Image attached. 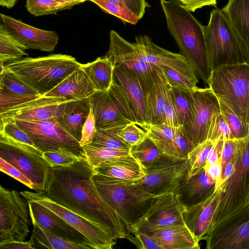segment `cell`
<instances>
[{
  "label": "cell",
  "instance_id": "obj_20",
  "mask_svg": "<svg viewBox=\"0 0 249 249\" xmlns=\"http://www.w3.org/2000/svg\"><path fill=\"white\" fill-rule=\"evenodd\" d=\"M109 47L106 55L114 66H121L134 71L139 77L149 78L159 67L140 59L136 43H131L114 30L109 33Z\"/></svg>",
  "mask_w": 249,
  "mask_h": 249
},
{
  "label": "cell",
  "instance_id": "obj_10",
  "mask_svg": "<svg viewBox=\"0 0 249 249\" xmlns=\"http://www.w3.org/2000/svg\"><path fill=\"white\" fill-rule=\"evenodd\" d=\"M143 166L145 176L135 183L145 192L156 196L169 193L177 195L181 181L190 170L188 157L179 158L165 154Z\"/></svg>",
  "mask_w": 249,
  "mask_h": 249
},
{
  "label": "cell",
  "instance_id": "obj_50",
  "mask_svg": "<svg viewBox=\"0 0 249 249\" xmlns=\"http://www.w3.org/2000/svg\"><path fill=\"white\" fill-rule=\"evenodd\" d=\"M175 148L177 157L179 158L187 157L189 153L194 148L182 125L177 127L175 138Z\"/></svg>",
  "mask_w": 249,
  "mask_h": 249
},
{
  "label": "cell",
  "instance_id": "obj_22",
  "mask_svg": "<svg viewBox=\"0 0 249 249\" xmlns=\"http://www.w3.org/2000/svg\"><path fill=\"white\" fill-rule=\"evenodd\" d=\"M218 188L217 182L204 166L193 175H185L177 196L183 209H186L205 201Z\"/></svg>",
  "mask_w": 249,
  "mask_h": 249
},
{
  "label": "cell",
  "instance_id": "obj_30",
  "mask_svg": "<svg viewBox=\"0 0 249 249\" xmlns=\"http://www.w3.org/2000/svg\"><path fill=\"white\" fill-rule=\"evenodd\" d=\"M90 108L89 98L68 101L63 113L56 120L69 134L80 142Z\"/></svg>",
  "mask_w": 249,
  "mask_h": 249
},
{
  "label": "cell",
  "instance_id": "obj_27",
  "mask_svg": "<svg viewBox=\"0 0 249 249\" xmlns=\"http://www.w3.org/2000/svg\"><path fill=\"white\" fill-rule=\"evenodd\" d=\"M93 169L96 174L119 180H136L145 176L143 165L130 153L104 162Z\"/></svg>",
  "mask_w": 249,
  "mask_h": 249
},
{
  "label": "cell",
  "instance_id": "obj_45",
  "mask_svg": "<svg viewBox=\"0 0 249 249\" xmlns=\"http://www.w3.org/2000/svg\"><path fill=\"white\" fill-rule=\"evenodd\" d=\"M235 139L229 127L220 113L212 122L207 140L213 142L218 140Z\"/></svg>",
  "mask_w": 249,
  "mask_h": 249
},
{
  "label": "cell",
  "instance_id": "obj_24",
  "mask_svg": "<svg viewBox=\"0 0 249 249\" xmlns=\"http://www.w3.org/2000/svg\"><path fill=\"white\" fill-rule=\"evenodd\" d=\"M28 202L31 220H35L41 227L56 236L92 247L89 240L83 234L48 208L35 201L29 200Z\"/></svg>",
  "mask_w": 249,
  "mask_h": 249
},
{
  "label": "cell",
  "instance_id": "obj_15",
  "mask_svg": "<svg viewBox=\"0 0 249 249\" xmlns=\"http://www.w3.org/2000/svg\"><path fill=\"white\" fill-rule=\"evenodd\" d=\"M195 108L193 123L183 127L195 147L208 139L209 131L213 120L220 113L218 98L210 88L197 87L192 90Z\"/></svg>",
  "mask_w": 249,
  "mask_h": 249
},
{
  "label": "cell",
  "instance_id": "obj_31",
  "mask_svg": "<svg viewBox=\"0 0 249 249\" xmlns=\"http://www.w3.org/2000/svg\"><path fill=\"white\" fill-rule=\"evenodd\" d=\"M82 67L89 78L96 91L107 90L113 81L114 66L107 57H99Z\"/></svg>",
  "mask_w": 249,
  "mask_h": 249
},
{
  "label": "cell",
  "instance_id": "obj_57",
  "mask_svg": "<svg viewBox=\"0 0 249 249\" xmlns=\"http://www.w3.org/2000/svg\"><path fill=\"white\" fill-rule=\"evenodd\" d=\"M35 249L34 238L31 235L28 241L17 240L4 241L0 242V249Z\"/></svg>",
  "mask_w": 249,
  "mask_h": 249
},
{
  "label": "cell",
  "instance_id": "obj_61",
  "mask_svg": "<svg viewBox=\"0 0 249 249\" xmlns=\"http://www.w3.org/2000/svg\"><path fill=\"white\" fill-rule=\"evenodd\" d=\"M60 2H78L79 3H83L86 1H88L89 0H55Z\"/></svg>",
  "mask_w": 249,
  "mask_h": 249
},
{
  "label": "cell",
  "instance_id": "obj_28",
  "mask_svg": "<svg viewBox=\"0 0 249 249\" xmlns=\"http://www.w3.org/2000/svg\"><path fill=\"white\" fill-rule=\"evenodd\" d=\"M222 9L240 40L249 64V0H228Z\"/></svg>",
  "mask_w": 249,
  "mask_h": 249
},
{
  "label": "cell",
  "instance_id": "obj_42",
  "mask_svg": "<svg viewBox=\"0 0 249 249\" xmlns=\"http://www.w3.org/2000/svg\"><path fill=\"white\" fill-rule=\"evenodd\" d=\"M213 144V142L207 140L189 153L187 156L190 166L188 175L196 173L206 165L208 155Z\"/></svg>",
  "mask_w": 249,
  "mask_h": 249
},
{
  "label": "cell",
  "instance_id": "obj_33",
  "mask_svg": "<svg viewBox=\"0 0 249 249\" xmlns=\"http://www.w3.org/2000/svg\"><path fill=\"white\" fill-rule=\"evenodd\" d=\"M193 89L171 87L178 121L179 124L184 127L191 125L195 119V108L192 95Z\"/></svg>",
  "mask_w": 249,
  "mask_h": 249
},
{
  "label": "cell",
  "instance_id": "obj_55",
  "mask_svg": "<svg viewBox=\"0 0 249 249\" xmlns=\"http://www.w3.org/2000/svg\"><path fill=\"white\" fill-rule=\"evenodd\" d=\"M0 170L19 181L29 188L34 189L33 182L24 174L1 158H0Z\"/></svg>",
  "mask_w": 249,
  "mask_h": 249
},
{
  "label": "cell",
  "instance_id": "obj_26",
  "mask_svg": "<svg viewBox=\"0 0 249 249\" xmlns=\"http://www.w3.org/2000/svg\"><path fill=\"white\" fill-rule=\"evenodd\" d=\"M96 92L87 73L82 67L75 71L46 94L51 97H61L68 101L89 98Z\"/></svg>",
  "mask_w": 249,
  "mask_h": 249
},
{
  "label": "cell",
  "instance_id": "obj_5",
  "mask_svg": "<svg viewBox=\"0 0 249 249\" xmlns=\"http://www.w3.org/2000/svg\"><path fill=\"white\" fill-rule=\"evenodd\" d=\"M204 28L211 71L223 65L247 63L240 41L222 9L211 11Z\"/></svg>",
  "mask_w": 249,
  "mask_h": 249
},
{
  "label": "cell",
  "instance_id": "obj_46",
  "mask_svg": "<svg viewBox=\"0 0 249 249\" xmlns=\"http://www.w3.org/2000/svg\"><path fill=\"white\" fill-rule=\"evenodd\" d=\"M0 132L18 142L36 147L33 142L28 134L15 120H0Z\"/></svg>",
  "mask_w": 249,
  "mask_h": 249
},
{
  "label": "cell",
  "instance_id": "obj_6",
  "mask_svg": "<svg viewBox=\"0 0 249 249\" xmlns=\"http://www.w3.org/2000/svg\"><path fill=\"white\" fill-rule=\"evenodd\" d=\"M207 84L218 99L249 124V64L219 67L212 71Z\"/></svg>",
  "mask_w": 249,
  "mask_h": 249
},
{
  "label": "cell",
  "instance_id": "obj_38",
  "mask_svg": "<svg viewBox=\"0 0 249 249\" xmlns=\"http://www.w3.org/2000/svg\"><path fill=\"white\" fill-rule=\"evenodd\" d=\"M83 148L86 158L93 168L107 161L130 154V151L98 147L90 144L85 145Z\"/></svg>",
  "mask_w": 249,
  "mask_h": 249
},
{
  "label": "cell",
  "instance_id": "obj_60",
  "mask_svg": "<svg viewBox=\"0 0 249 249\" xmlns=\"http://www.w3.org/2000/svg\"><path fill=\"white\" fill-rule=\"evenodd\" d=\"M17 0H0V5L7 8L13 7Z\"/></svg>",
  "mask_w": 249,
  "mask_h": 249
},
{
  "label": "cell",
  "instance_id": "obj_34",
  "mask_svg": "<svg viewBox=\"0 0 249 249\" xmlns=\"http://www.w3.org/2000/svg\"><path fill=\"white\" fill-rule=\"evenodd\" d=\"M177 127L162 124L150 125L145 130L147 133V136L163 154L178 157L175 148Z\"/></svg>",
  "mask_w": 249,
  "mask_h": 249
},
{
  "label": "cell",
  "instance_id": "obj_36",
  "mask_svg": "<svg viewBox=\"0 0 249 249\" xmlns=\"http://www.w3.org/2000/svg\"><path fill=\"white\" fill-rule=\"evenodd\" d=\"M122 127L97 130L92 142L89 144L98 147L130 151L131 146L118 133V130Z\"/></svg>",
  "mask_w": 249,
  "mask_h": 249
},
{
  "label": "cell",
  "instance_id": "obj_54",
  "mask_svg": "<svg viewBox=\"0 0 249 249\" xmlns=\"http://www.w3.org/2000/svg\"><path fill=\"white\" fill-rule=\"evenodd\" d=\"M96 131L94 116L90 107L89 114L82 129L81 138L79 142L80 145L83 147L91 143Z\"/></svg>",
  "mask_w": 249,
  "mask_h": 249
},
{
  "label": "cell",
  "instance_id": "obj_58",
  "mask_svg": "<svg viewBox=\"0 0 249 249\" xmlns=\"http://www.w3.org/2000/svg\"><path fill=\"white\" fill-rule=\"evenodd\" d=\"M182 5L190 12H195L205 6H215L216 0H178Z\"/></svg>",
  "mask_w": 249,
  "mask_h": 249
},
{
  "label": "cell",
  "instance_id": "obj_2",
  "mask_svg": "<svg viewBox=\"0 0 249 249\" xmlns=\"http://www.w3.org/2000/svg\"><path fill=\"white\" fill-rule=\"evenodd\" d=\"M167 29L197 76L207 84L211 73L204 26L178 0H160Z\"/></svg>",
  "mask_w": 249,
  "mask_h": 249
},
{
  "label": "cell",
  "instance_id": "obj_53",
  "mask_svg": "<svg viewBox=\"0 0 249 249\" xmlns=\"http://www.w3.org/2000/svg\"><path fill=\"white\" fill-rule=\"evenodd\" d=\"M133 234L127 235L125 238L133 243L140 249H161L160 247L150 236L138 231H135Z\"/></svg>",
  "mask_w": 249,
  "mask_h": 249
},
{
  "label": "cell",
  "instance_id": "obj_17",
  "mask_svg": "<svg viewBox=\"0 0 249 249\" xmlns=\"http://www.w3.org/2000/svg\"><path fill=\"white\" fill-rule=\"evenodd\" d=\"M113 78L121 86L129 100L139 126L145 130L150 124L147 92L149 80H142L134 71L121 66H114Z\"/></svg>",
  "mask_w": 249,
  "mask_h": 249
},
{
  "label": "cell",
  "instance_id": "obj_13",
  "mask_svg": "<svg viewBox=\"0 0 249 249\" xmlns=\"http://www.w3.org/2000/svg\"><path fill=\"white\" fill-rule=\"evenodd\" d=\"M201 240L207 249H249V203L212 226Z\"/></svg>",
  "mask_w": 249,
  "mask_h": 249
},
{
  "label": "cell",
  "instance_id": "obj_21",
  "mask_svg": "<svg viewBox=\"0 0 249 249\" xmlns=\"http://www.w3.org/2000/svg\"><path fill=\"white\" fill-rule=\"evenodd\" d=\"M183 209L176 195L169 193L160 195L132 229L141 225L162 227L184 224L182 216Z\"/></svg>",
  "mask_w": 249,
  "mask_h": 249
},
{
  "label": "cell",
  "instance_id": "obj_4",
  "mask_svg": "<svg viewBox=\"0 0 249 249\" xmlns=\"http://www.w3.org/2000/svg\"><path fill=\"white\" fill-rule=\"evenodd\" d=\"M83 64L69 55L53 54L25 57L5 65L42 95L50 91Z\"/></svg>",
  "mask_w": 249,
  "mask_h": 249
},
{
  "label": "cell",
  "instance_id": "obj_48",
  "mask_svg": "<svg viewBox=\"0 0 249 249\" xmlns=\"http://www.w3.org/2000/svg\"><path fill=\"white\" fill-rule=\"evenodd\" d=\"M40 95L27 96L13 92L0 86V112L4 109L36 99Z\"/></svg>",
  "mask_w": 249,
  "mask_h": 249
},
{
  "label": "cell",
  "instance_id": "obj_1",
  "mask_svg": "<svg viewBox=\"0 0 249 249\" xmlns=\"http://www.w3.org/2000/svg\"><path fill=\"white\" fill-rule=\"evenodd\" d=\"M94 173L86 158L71 166L50 167L45 192L41 194L103 227L115 240L125 238L131 232L102 198L93 179Z\"/></svg>",
  "mask_w": 249,
  "mask_h": 249
},
{
  "label": "cell",
  "instance_id": "obj_8",
  "mask_svg": "<svg viewBox=\"0 0 249 249\" xmlns=\"http://www.w3.org/2000/svg\"><path fill=\"white\" fill-rule=\"evenodd\" d=\"M89 100L97 130L122 127L130 123L139 125L129 100L114 78L107 90L96 91L89 97Z\"/></svg>",
  "mask_w": 249,
  "mask_h": 249
},
{
  "label": "cell",
  "instance_id": "obj_49",
  "mask_svg": "<svg viewBox=\"0 0 249 249\" xmlns=\"http://www.w3.org/2000/svg\"><path fill=\"white\" fill-rule=\"evenodd\" d=\"M169 85L172 87L193 89L196 88L197 83L169 67H160Z\"/></svg>",
  "mask_w": 249,
  "mask_h": 249
},
{
  "label": "cell",
  "instance_id": "obj_16",
  "mask_svg": "<svg viewBox=\"0 0 249 249\" xmlns=\"http://www.w3.org/2000/svg\"><path fill=\"white\" fill-rule=\"evenodd\" d=\"M68 101H69L63 97L41 95L30 101L4 109L0 112V119L2 121H25L56 119L63 113Z\"/></svg>",
  "mask_w": 249,
  "mask_h": 249
},
{
  "label": "cell",
  "instance_id": "obj_47",
  "mask_svg": "<svg viewBox=\"0 0 249 249\" xmlns=\"http://www.w3.org/2000/svg\"><path fill=\"white\" fill-rule=\"evenodd\" d=\"M118 133L131 147L147 137V132L134 123L127 124L120 128Z\"/></svg>",
  "mask_w": 249,
  "mask_h": 249
},
{
  "label": "cell",
  "instance_id": "obj_29",
  "mask_svg": "<svg viewBox=\"0 0 249 249\" xmlns=\"http://www.w3.org/2000/svg\"><path fill=\"white\" fill-rule=\"evenodd\" d=\"M170 86L162 69L159 67L147 86L150 125L163 124V107Z\"/></svg>",
  "mask_w": 249,
  "mask_h": 249
},
{
  "label": "cell",
  "instance_id": "obj_56",
  "mask_svg": "<svg viewBox=\"0 0 249 249\" xmlns=\"http://www.w3.org/2000/svg\"><path fill=\"white\" fill-rule=\"evenodd\" d=\"M118 4L133 12L141 19L145 13V8L150 5L145 0H106Z\"/></svg>",
  "mask_w": 249,
  "mask_h": 249
},
{
  "label": "cell",
  "instance_id": "obj_9",
  "mask_svg": "<svg viewBox=\"0 0 249 249\" xmlns=\"http://www.w3.org/2000/svg\"><path fill=\"white\" fill-rule=\"evenodd\" d=\"M0 158L24 174L33 182L36 192H45L50 166L43 157V152L0 132Z\"/></svg>",
  "mask_w": 249,
  "mask_h": 249
},
{
  "label": "cell",
  "instance_id": "obj_37",
  "mask_svg": "<svg viewBox=\"0 0 249 249\" xmlns=\"http://www.w3.org/2000/svg\"><path fill=\"white\" fill-rule=\"evenodd\" d=\"M78 2H60L55 0H26L25 6L28 11L35 16L55 14L58 12L71 9Z\"/></svg>",
  "mask_w": 249,
  "mask_h": 249
},
{
  "label": "cell",
  "instance_id": "obj_51",
  "mask_svg": "<svg viewBox=\"0 0 249 249\" xmlns=\"http://www.w3.org/2000/svg\"><path fill=\"white\" fill-rule=\"evenodd\" d=\"M239 139L225 140L219 160L221 170L226 166L234 164Z\"/></svg>",
  "mask_w": 249,
  "mask_h": 249
},
{
  "label": "cell",
  "instance_id": "obj_14",
  "mask_svg": "<svg viewBox=\"0 0 249 249\" xmlns=\"http://www.w3.org/2000/svg\"><path fill=\"white\" fill-rule=\"evenodd\" d=\"M27 201L36 202L59 216L83 234L94 249H112L115 240L103 227L53 201L42 194L28 191L20 192Z\"/></svg>",
  "mask_w": 249,
  "mask_h": 249
},
{
  "label": "cell",
  "instance_id": "obj_52",
  "mask_svg": "<svg viewBox=\"0 0 249 249\" xmlns=\"http://www.w3.org/2000/svg\"><path fill=\"white\" fill-rule=\"evenodd\" d=\"M163 124L171 127H178L180 125L175 110L171 91V86L167 90L163 107Z\"/></svg>",
  "mask_w": 249,
  "mask_h": 249
},
{
  "label": "cell",
  "instance_id": "obj_3",
  "mask_svg": "<svg viewBox=\"0 0 249 249\" xmlns=\"http://www.w3.org/2000/svg\"><path fill=\"white\" fill-rule=\"evenodd\" d=\"M93 179L103 200L121 218L132 234V228L158 197L145 192L135 180H119L95 173Z\"/></svg>",
  "mask_w": 249,
  "mask_h": 249
},
{
  "label": "cell",
  "instance_id": "obj_7",
  "mask_svg": "<svg viewBox=\"0 0 249 249\" xmlns=\"http://www.w3.org/2000/svg\"><path fill=\"white\" fill-rule=\"evenodd\" d=\"M220 186V199L211 228L249 203V134L239 139L234 170Z\"/></svg>",
  "mask_w": 249,
  "mask_h": 249
},
{
  "label": "cell",
  "instance_id": "obj_11",
  "mask_svg": "<svg viewBox=\"0 0 249 249\" xmlns=\"http://www.w3.org/2000/svg\"><path fill=\"white\" fill-rule=\"evenodd\" d=\"M15 121L42 152L66 150L86 158L79 142L69 134L55 118L39 121Z\"/></svg>",
  "mask_w": 249,
  "mask_h": 249
},
{
  "label": "cell",
  "instance_id": "obj_59",
  "mask_svg": "<svg viewBox=\"0 0 249 249\" xmlns=\"http://www.w3.org/2000/svg\"><path fill=\"white\" fill-rule=\"evenodd\" d=\"M205 167L209 175L216 181L219 187L220 186L221 176V167L219 161L206 164Z\"/></svg>",
  "mask_w": 249,
  "mask_h": 249
},
{
  "label": "cell",
  "instance_id": "obj_41",
  "mask_svg": "<svg viewBox=\"0 0 249 249\" xmlns=\"http://www.w3.org/2000/svg\"><path fill=\"white\" fill-rule=\"evenodd\" d=\"M0 86L18 94L27 96L40 95L17 74L5 68L4 71L0 74Z\"/></svg>",
  "mask_w": 249,
  "mask_h": 249
},
{
  "label": "cell",
  "instance_id": "obj_32",
  "mask_svg": "<svg viewBox=\"0 0 249 249\" xmlns=\"http://www.w3.org/2000/svg\"><path fill=\"white\" fill-rule=\"evenodd\" d=\"M33 230L32 236L36 249H93L89 245L62 238L50 232L34 220H32Z\"/></svg>",
  "mask_w": 249,
  "mask_h": 249
},
{
  "label": "cell",
  "instance_id": "obj_23",
  "mask_svg": "<svg viewBox=\"0 0 249 249\" xmlns=\"http://www.w3.org/2000/svg\"><path fill=\"white\" fill-rule=\"evenodd\" d=\"M152 237L161 249H198V241L185 225L180 224L162 227L141 225L133 228ZM132 232V234H133Z\"/></svg>",
  "mask_w": 249,
  "mask_h": 249
},
{
  "label": "cell",
  "instance_id": "obj_40",
  "mask_svg": "<svg viewBox=\"0 0 249 249\" xmlns=\"http://www.w3.org/2000/svg\"><path fill=\"white\" fill-rule=\"evenodd\" d=\"M130 153L143 165L156 161L163 154L148 136L141 142L132 146Z\"/></svg>",
  "mask_w": 249,
  "mask_h": 249
},
{
  "label": "cell",
  "instance_id": "obj_43",
  "mask_svg": "<svg viewBox=\"0 0 249 249\" xmlns=\"http://www.w3.org/2000/svg\"><path fill=\"white\" fill-rule=\"evenodd\" d=\"M98 5L104 12L114 16L124 22L136 24L139 18L131 11L106 0H89Z\"/></svg>",
  "mask_w": 249,
  "mask_h": 249
},
{
  "label": "cell",
  "instance_id": "obj_44",
  "mask_svg": "<svg viewBox=\"0 0 249 249\" xmlns=\"http://www.w3.org/2000/svg\"><path fill=\"white\" fill-rule=\"evenodd\" d=\"M43 157L50 167L71 166L83 159L66 150L45 152Z\"/></svg>",
  "mask_w": 249,
  "mask_h": 249
},
{
  "label": "cell",
  "instance_id": "obj_18",
  "mask_svg": "<svg viewBox=\"0 0 249 249\" xmlns=\"http://www.w3.org/2000/svg\"><path fill=\"white\" fill-rule=\"evenodd\" d=\"M2 24L9 35L25 50L53 52L59 40L54 31L42 30L2 13Z\"/></svg>",
  "mask_w": 249,
  "mask_h": 249
},
{
  "label": "cell",
  "instance_id": "obj_25",
  "mask_svg": "<svg viewBox=\"0 0 249 249\" xmlns=\"http://www.w3.org/2000/svg\"><path fill=\"white\" fill-rule=\"evenodd\" d=\"M221 192L219 186L205 201L183 209L182 216L184 224L198 242L211 228Z\"/></svg>",
  "mask_w": 249,
  "mask_h": 249
},
{
  "label": "cell",
  "instance_id": "obj_12",
  "mask_svg": "<svg viewBox=\"0 0 249 249\" xmlns=\"http://www.w3.org/2000/svg\"><path fill=\"white\" fill-rule=\"evenodd\" d=\"M28 201L18 191L0 186V242L24 241L30 233Z\"/></svg>",
  "mask_w": 249,
  "mask_h": 249
},
{
  "label": "cell",
  "instance_id": "obj_35",
  "mask_svg": "<svg viewBox=\"0 0 249 249\" xmlns=\"http://www.w3.org/2000/svg\"><path fill=\"white\" fill-rule=\"evenodd\" d=\"M7 33L3 25H0V62L5 65L21 59L28 54Z\"/></svg>",
  "mask_w": 249,
  "mask_h": 249
},
{
  "label": "cell",
  "instance_id": "obj_39",
  "mask_svg": "<svg viewBox=\"0 0 249 249\" xmlns=\"http://www.w3.org/2000/svg\"><path fill=\"white\" fill-rule=\"evenodd\" d=\"M218 99L220 113L235 139H243L249 134V124L244 122L226 103Z\"/></svg>",
  "mask_w": 249,
  "mask_h": 249
},
{
  "label": "cell",
  "instance_id": "obj_19",
  "mask_svg": "<svg viewBox=\"0 0 249 249\" xmlns=\"http://www.w3.org/2000/svg\"><path fill=\"white\" fill-rule=\"evenodd\" d=\"M140 59L159 67L166 66L198 83L196 71L185 56L163 49L146 35L135 37Z\"/></svg>",
  "mask_w": 249,
  "mask_h": 249
}]
</instances>
